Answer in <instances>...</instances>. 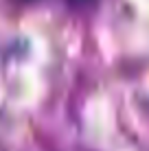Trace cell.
I'll return each mask as SVG.
<instances>
[{
  "label": "cell",
  "mask_w": 149,
  "mask_h": 151,
  "mask_svg": "<svg viewBox=\"0 0 149 151\" xmlns=\"http://www.w3.org/2000/svg\"><path fill=\"white\" fill-rule=\"evenodd\" d=\"M70 2H75V4H86V2H90V0H70Z\"/></svg>",
  "instance_id": "6da1fadb"
}]
</instances>
